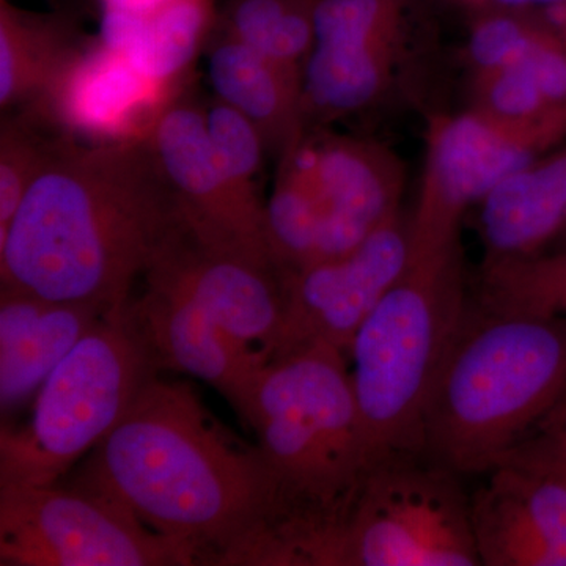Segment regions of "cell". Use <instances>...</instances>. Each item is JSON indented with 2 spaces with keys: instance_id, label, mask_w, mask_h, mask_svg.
Listing matches in <instances>:
<instances>
[{
  "instance_id": "1",
  "label": "cell",
  "mask_w": 566,
  "mask_h": 566,
  "mask_svg": "<svg viewBox=\"0 0 566 566\" xmlns=\"http://www.w3.org/2000/svg\"><path fill=\"white\" fill-rule=\"evenodd\" d=\"M76 485L109 495L197 565L266 566L282 526L273 472L186 382L151 379Z\"/></svg>"
},
{
  "instance_id": "2",
  "label": "cell",
  "mask_w": 566,
  "mask_h": 566,
  "mask_svg": "<svg viewBox=\"0 0 566 566\" xmlns=\"http://www.w3.org/2000/svg\"><path fill=\"white\" fill-rule=\"evenodd\" d=\"M181 219L144 136L55 140L0 234V283L114 311Z\"/></svg>"
},
{
  "instance_id": "3",
  "label": "cell",
  "mask_w": 566,
  "mask_h": 566,
  "mask_svg": "<svg viewBox=\"0 0 566 566\" xmlns=\"http://www.w3.org/2000/svg\"><path fill=\"white\" fill-rule=\"evenodd\" d=\"M230 401L259 439L282 505L273 566H303L374 464L348 354L315 342L255 368Z\"/></svg>"
},
{
  "instance_id": "4",
  "label": "cell",
  "mask_w": 566,
  "mask_h": 566,
  "mask_svg": "<svg viewBox=\"0 0 566 566\" xmlns=\"http://www.w3.org/2000/svg\"><path fill=\"white\" fill-rule=\"evenodd\" d=\"M566 408V319L469 308L424 411L422 453L488 474Z\"/></svg>"
},
{
  "instance_id": "5",
  "label": "cell",
  "mask_w": 566,
  "mask_h": 566,
  "mask_svg": "<svg viewBox=\"0 0 566 566\" xmlns=\"http://www.w3.org/2000/svg\"><path fill=\"white\" fill-rule=\"evenodd\" d=\"M469 308L457 241L411 249L403 273L360 324L348 360L374 463L422 453L424 411Z\"/></svg>"
},
{
  "instance_id": "6",
  "label": "cell",
  "mask_w": 566,
  "mask_h": 566,
  "mask_svg": "<svg viewBox=\"0 0 566 566\" xmlns=\"http://www.w3.org/2000/svg\"><path fill=\"white\" fill-rule=\"evenodd\" d=\"M158 370L129 297L54 368L33 398L28 423H3L0 486L59 483L117 427Z\"/></svg>"
},
{
  "instance_id": "7",
  "label": "cell",
  "mask_w": 566,
  "mask_h": 566,
  "mask_svg": "<svg viewBox=\"0 0 566 566\" xmlns=\"http://www.w3.org/2000/svg\"><path fill=\"white\" fill-rule=\"evenodd\" d=\"M458 479L423 453L379 458L307 566H480Z\"/></svg>"
},
{
  "instance_id": "8",
  "label": "cell",
  "mask_w": 566,
  "mask_h": 566,
  "mask_svg": "<svg viewBox=\"0 0 566 566\" xmlns=\"http://www.w3.org/2000/svg\"><path fill=\"white\" fill-rule=\"evenodd\" d=\"M2 566L197 565L109 495L74 485L0 486Z\"/></svg>"
},
{
  "instance_id": "9",
  "label": "cell",
  "mask_w": 566,
  "mask_h": 566,
  "mask_svg": "<svg viewBox=\"0 0 566 566\" xmlns=\"http://www.w3.org/2000/svg\"><path fill=\"white\" fill-rule=\"evenodd\" d=\"M409 256L411 230L398 212L353 251L282 273L285 319L273 359L315 342L348 354L360 324L403 273Z\"/></svg>"
},
{
  "instance_id": "10",
  "label": "cell",
  "mask_w": 566,
  "mask_h": 566,
  "mask_svg": "<svg viewBox=\"0 0 566 566\" xmlns=\"http://www.w3.org/2000/svg\"><path fill=\"white\" fill-rule=\"evenodd\" d=\"M543 153L469 109L431 122L416 211L409 219L411 249L460 241L465 212L482 202L505 175Z\"/></svg>"
},
{
  "instance_id": "11",
  "label": "cell",
  "mask_w": 566,
  "mask_h": 566,
  "mask_svg": "<svg viewBox=\"0 0 566 566\" xmlns=\"http://www.w3.org/2000/svg\"><path fill=\"white\" fill-rule=\"evenodd\" d=\"M290 155L307 181L318 214L314 263L353 251L400 212L405 170L385 145L340 134H305Z\"/></svg>"
},
{
  "instance_id": "12",
  "label": "cell",
  "mask_w": 566,
  "mask_h": 566,
  "mask_svg": "<svg viewBox=\"0 0 566 566\" xmlns=\"http://www.w3.org/2000/svg\"><path fill=\"white\" fill-rule=\"evenodd\" d=\"M144 139L189 222L274 263L264 205L245 200L222 172L205 128L203 102L189 92L170 96L156 112Z\"/></svg>"
},
{
  "instance_id": "13",
  "label": "cell",
  "mask_w": 566,
  "mask_h": 566,
  "mask_svg": "<svg viewBox=\"0 0 566 566\" xmlns=\"http://www.w3.org/2000/svg\"><path fill=\"white\" fill-rule=\"evenodd\" d=\"M109 312L0 285L2 416L32 401L66 354Z\"/></svg>"
},
{
  "instance_id": "14",
  "label": "cell",
  "mask_w": 566,
  "mask_h": 566,
  "mask_svg": "<svg viewBox=\"0 0 566 566\" xmlns=\"http://www.w3.org/2000/svg\"><path fill=\"white\" fill-rule=\"evenodd\" d=\"M140 279L144 293L137 300L132 296V303L161 370L196 376L230 400L245 376L262 365L180 286L151 271Z\"/></svg>"
},
{
  "instance_id": "15",
  "label": "cell",
  "mask_w": 566,
  "mask_h": 566,
  "mask_svg": "<svg viewBox=\"0 0 566 566\" xmlns=\"http://www.w3.org/2000/svg\"><path fill=\"white\" fill-rule=\"evenodd\" d=\"M212 95L240 111L262 134L268 155L281 159L307 134L303 71L268 57L223 31L218 20L205 44Z\"/></svg>"
},
{
  "instance_id": "16",
  "label": "cell",
  "mask_w": 566,
  "mask_h": 566,
  "mask_svg": "<svg viewBox=\"0 0 566 566\" xmlns=\"http://www.w3.org/2000/svg\"><path fill=\"white\" fill-rule=\"evenodd\" d=\"M566 222V145L505 175L480 202L486 262L527 259L558 241Z\"/></svg>"
},
{
  "instance_id": "17",
  "label": "cell",
  "mask_w": 566,
  "mask_h": 566,
  "mask_svg": "<svg viewBox=\"0 0 566 566\" xmlns=\"http://www.w3.org/2000/svg\"><path fill=\"white\" fill-rule=\"evenodd\" d=\"M159 92L125 55L103 43L82 52L39 112L82 133L136 139L129 128L142 109L163 106L167 98Z\"/></svg>"
},
{
  "instance_id": "18",
  "label": "cell",
  "mask_w": 566,
  "mask_h": 566,
  "mask_svg": "<svg viewBox=\"0 0 566 566\" xmlns=\"http://www.w3.org/2000/svg\"><path fill=\"white\" fill-rule=\"evenodd\" d=\"M87 50L73 28L55 17L0 3V107L40 111Z\"/></svg>"
},
{
  "instance_id": "19",
  "label": "cell",
  "mask_w": 566,
  "mask_h": 566,
  "mask_svg": "<svg viewBox=\"0 0 566 566\" xmlns=\"http://www.w3.org/2000/svg\"><path fill=\"white\" fill-rule=\"evenodd\" d=\"M398 46L315 44L303 71L305 126L348 117L378 102L392 80Z\"/></svg>"
},
{
  "instance_id": "20",
  "label": "cell",
  "mask_w": 566,
  "mask_h": 566,
  "mask_svg": "<svg viewBox=\"0 0 566 566\" xmlns=\"http://www.w3.org/2000/svg\"><path fill=\"white\" fill-rule=\"evenodd\" d=\"M471 497L476 556L486 566H566V554L549 542L504 480L488 472Z\"/></svg>"
},
{
  "instance_id": "21",
  "label": "cell",
  "mask_w": 566,
  "mask_h": 566,
  "mask_svg": "<svg viewBox=\"0 0 566 566\" xmlns=\"http://www.w3.org/2000/svg\"><path fill=\"white\" fill-rule=\"evenodd\" d=\"M216 20L212 0H170L142 22L120 54L140 76L166 91L185 76Z\"/></svg>"
},
{
  "instance_id": "22",
  "label": "cell",
  "mask_w": 566,
  "mask_h": 566,
  "mask_svg": "<svg viewBox=\"0 0 566 566\" xmlns=\"http://www.w3.org/2000/svg\"><path fill=\"white\" fill-rule=\"evenodd\" d=\"M316 0H223L218 24L268 57L304 71L315 46Z\"/></svg>"
},
{
  "instance_id": "23",
  "label": "cell",
  "mask_w": 566,
  "mask_h": 566,
  "mask_svg": "<svg viewBox=\"0 0 566 566\" xmlns=\"http://www.w3.org/2000/svg\"><path fill=\"white\" fill-rule=\"evenodd\" d=\"M480 304L566 319V248L527 259L485 262Z\"/></svg>"
},
{
  "instance_id": "24",
  "label": "cell",
  "mask_w": 566,
  "mask_h": 566,
  "mask_svg": "<svg viewBox=\"0 0 566 566\" xmlns=\"http://www.w3.org/2000/svg\"><path fill=\"white\" fill-rule=\"evenodd\" d=\"M480 10L465 50L474 77L521 61L547 25L545 13L536 14L527 7L488 6Z\"/></svg>"
},
{
  "instance_id": "25",
  "label": "cell",
  "mask_w": 566,
  "mask_h": 566,
  "mask_svg": "<svg viewBox=\"0 0 566 566\" xmlns=\"http://www.w3.org/2000/svg\"><path fill=\"white\" fill-rule=\"evenodd\" d=\"M203 117L208 140L222 172L245 200L263 205L253 182L268 153L262 134L240 111L214 95L203 102Z\"/></svg>"
},
{
  "instance_id": "26",
  "label": "cell",
  "mask_w": 566,
  "mask_h": 566,
  "mask_svg": "<svg viewBox=\"0 0 566 566\" xmlns=\"http://www.w3.org/2000/svg\"><path fill=\"white\" fill-rule=\"evenodd\" d=\"M400 0H316L315 44L398 46Z\"/></svg>"
},
{
  "instance_id": "27",
  "label": "cell",
  "mask_w": 566,
  "mask_h": 566,
  "mask_svg": "<svg viewBox=\"0 0 566 566\" xmlns=\"http://www.w3.org/2000/svg\"><path fill=\"white\" fill-rule=\"evenodd\" d=\"M54 142L43 139L20 118L3 120L0 132V234L9 229L25 192L50 158Z\"/></svg>"
},
{
  "instance_id": "28",
  "label": "cell",
  "mask_w": 566,
  "mask_h": 566,
  "mask_svg": "<svg viewBox=\"0 0 566 566\" xmlns=\"http://www.w3.org/2000/svg\"><path fill=\"white\" fill-rule=\"evenodd\" d=\"M543 13L546 14L547 20L566 41V0L545 7Z\"/></svg>"
},
{
  "instance_id": "29",
  "label": "cell",
  "mask_w": 566,
  "mask_h": 566,
  "mask_svg": "<svg viewBox=\"0 0 566 566\" xmlns=\"http://www.w3.org/2000/svg\"><path fill=\"white\" fill-rule=\"evenodd\" d=\"M556 2H560V0H491V6L527 7V9H532L534 6L547 7Z\"/></svg>"
},
{
  "instance_id": "30",
  "label": "cell",
  "mask_w": 566,
  "mask_h": 566,
  "mask_svg": "<svg viewBox=\"0 0 566 566\" xmlns=\"http://www.w3.org/2000/svg\"><path fill=\"white\" fill-rule=\"evenodd\" d=\"M460 2L469 3V6L476 7V9L491 6V0H460Z\"/></svg>"
},
{
  "instance_id": "31",
  "label": "cell",
  "mask_w": 566,
  "mask_h": 566,
  "mask_svg": "<svg viewBox=\"0 0 566 566\" xmlns=\"http://www.w3.org/2000/svg\"><path fill=\"white\" fill-rule=\"evenodd\" d=\"M551 441H553L554 449H556L557 455L560 457V460L564 461V464L566 465V452L564 449H562L560 446H558V442L556 439H554V436L551 434Z\"/></svg>"
},
{
  "instance_id": "32",
  "label": "cell",
  "mask_w": 566,
  "mask_h": 566,
  "mask_svg": "<svg viewBox=\"0 0 566 566\" xmlns=\"http://www.w3.org/2000/svg\"><path fill=\"white\" fill-rule=\"evenodd\" d=\"M558 241H560V248H566V222H565V227H564V230H562V234H560V238H558Z\"/></svg>"
}]
</instances>
